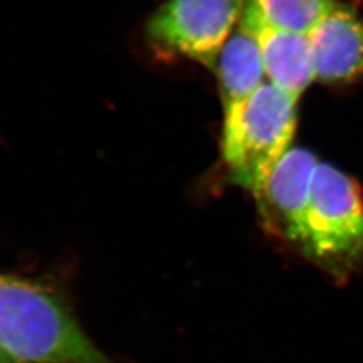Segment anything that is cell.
<instances>
[{
	"instance_id": "cell-9",
	"label": "cell",
	"mask_w": 363,
	"mask_h": 363,
	"mask_svg": "<svg viewBox=\"0 0 363 363\" xmlns=\"http://www.w3.org/2000/svg\"><path fill=\"white\" fill-rule=\"evenodd\" d=\"M273 26L308 34L322 16L337 3L334 0H247Z\"/></svg>"
},
{
	"instance_id": "cell-4",
	"label": "cell",
	"mask_w": 363,
	"mask_h": 363,
	"mask_svg": "<svg viewBox=\"0 0 363 363\" xmlns=\"http://www.w3.org/2000/svg\"><path fill=\"white\" fill-rule=\"evenodd\" d=\"M245 0H166L148 18L144 38L157 57L183 58L214 70L240 22Z\"/></svg>"
},
{
	"instance_id": "cell-5",
	"label": "cell",
	"mask_w": 363,
	"mask_h": 363,
	"mask_svg": "<svg viewBox=\"0 0 363 363\" xmlns=\"http://www.w3.org/2000/svg\"><path fill=\"white\" fill-rule=\"evenodd\" d=\"M318 164V157L308 150L291 148L255 196L265 229L298 250L304 238L312 179Z\"/></svg>"
},
{
	"instance_id": "cell-6",
	"label": "cell",
	"mask_w": 363,
	"mask_h": 363,
	"mask_svg": "<svg viewBox=\"0 0 363 363\" xmlns=\"http://www.w3.org/2000/svg\"><path fill=\"white\" fill-rule=\"evenodd\" d=\"M240 25L257 39L269 81L298 100L315 78L308 34L273 26L247 0L244 1Z\"/></svg>"
},
{
	"instance_id": "cell-2",
	"label": "cell",
	"mask_w": 363,
	"mask_h": 363,
	"mask_svg": "<svg viewBox=\"0 0 363 363\" xmlns=\"http://www.w3.org/2000/svg\"><path fill=\"white\" fill-rule=\"evenodd\" d=\"M298 99L264 82L245 100L225 106L222 156L229 181L259 194L291 150L296 130Z\"/></svg>"
},
{
	"instance_id": "cell-8",
	"label": "cell",
	"mask_w": 363,
	"mask_h": 363,
	"mask_svg": "<svg viewBox=\"0 0 363 363\" xmlns=\"http://www.w3.org/2000/svg\"><path fill=\"white\" fill-rule=\"evenodd\" d=\"M214 70L225 106L245 100L264 84L267 73L259 42L242 25L223 45Z\"/></svg>"
},
{
	"instance_id": "cell-1",
	"label": "cell",
	"mask_w": 363,
	"mask_h": 363,
	"mask_svg": "<svg viewBox=\"0 0 363 363\" xmlns=\"http://www.w3.org/2000/svg\"><path fill=\"white\" fill-rule=\"evenodd\" d=\"M0 351L13 363H113L46 284L0 273Z\"/></svg>"
},
{
	"instance_id": "cell-7",
	"label": "cell",
	"mask_w": 363,
	"mask_h": 363,
	"mask_svg": "<svg viewBox=\"0 0 363 363\" xmlns=\"http://www.w3.org/2000/svg\"><path fill=\"white\" fill-rule=\"evenodd\" d=\"M315 79L347 84L363 78V22L357 13L335 4L308 33Z\"/></svg>"
},
{
	"instance_id": "cell-3",
	"label": "cell",
	"mask_w": 363,
	"mask_h": 363,
	"mask_svg": "<svg viewBox=\"0 0 363 363\" xmlns=\"http://www.w3.org/2000/svg\"><path fill=\"white\" fill-rule=\"evenodd\" d=\"M300 250L337 281L363 264L362 190L331 164L315 169Z\"/></svg>"
},
{
	"instance_id": "cell-10",
	"label": "cell",
	"mask_w": 363,
	"mask_h": 363,
	"mask_svg": "<svg viewBox=\"0 0 363 363\" xmlns=\"http://www.w3.org/2000/svg\"><path fill=\"white\" fill-rule=\"evenodd\" d=\"M0 363H13L1 351H0Z\"/></svg>"
}]
</instances>
